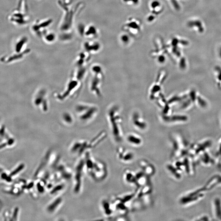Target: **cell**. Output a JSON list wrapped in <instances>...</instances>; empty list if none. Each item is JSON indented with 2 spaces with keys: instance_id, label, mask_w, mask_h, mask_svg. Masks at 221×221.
<instances>
[{
  "instance_id": "cell-4",
  "label": "cell",
  "mask_w": 221,
  "mask_h": 221,
  "mask_svg": "<svg viewBox=\"0 0 221 221\" xmlns=\"http://www.w3.org/2000/svg\"><path fill=\"white\" fill-rule=\"evenodd\" d=\"M138 163L141 170L150 178L155 175L156 172L155 166L148 160L141 159Z\"/></svg>"
},
{
  "instance_id": "cell-11",
  "label": "cell",
  "mask_w": 221,
  "mask_h": 221,
  "mask_svg": "<svg viewBox=\"0 0 221 221\" xmlns=\"http://www.w3.org/2000/svg\"><path fill=\"white\" fill-rule=\"evenodd\" d=\"M136 173L135 186L137 188L142 187L150 182V177L144 173L142 171Z\"/></svg>"
},
{
  "instance_id": "cell-12",
  "label": "cell",
  "mask_w": 221,
  "mask_h": 221,
  "mask_svg": "<svg viewBox=\"0 0 221 221\" xmlns=\"http://www.w3.org/2000/svg\"><path fill=\"white\" fill-rule=\"evenodd\" d=\"M213 215L215 218L221 220V199L218 197L214 198L212 203Z\"/></svg>"
},
{
  "instance_id": "cell-7",
  "label": "cell",
  "mask_w": 221,
  "mask_h": 221,
  "mask_svg": "<svg viewBox=\"0 0 221 221\" xmlns=\"http://www.w3.org/2000/svg\"><path fill=\"white\" fill-rule=\"evenodd\" d=\"M153 191V187L151 182L149 183L142 187L137 188L135 194L136 198H140L151 195Z\"/></svg>"
},
{
  "instance_id": "cell-17",
  "label": "cell",
  "mask_w": 221,
  "mask_h": 221,
  "mask_svg": "<svg viewBox=\"0 0 221 221\" xmlns=\"http://www.w3.org/2000/svg\"><path fill=\"white\" fill-rule=\"evenodd\" d=\"M209 217L207 216H201L200 217L197 218V219L195 220L197 221H202V220H209Z\"/></svg>"
},
{
  "instance_id": "cell-8",
  "label": "cell",
  "mask_w": 221,
  "mask_h": 221,
  "mask_svg": "<svg viewBox=\"0 0 221 221\" xmlns=\"http://www.w3.org/2000/svg\"><path fill=\"white\" fill-rule=\"evenodd\" d=\"M137 173L130 168H126L123 173V179L128 184L135 185Z\"/></svg>"
},
{
  "instance_id": "cell-15",
  "label": "cell",
  "mask_w": 221,
  "mask_h": 221,
  "mask_svg": "<svg viewBox=\"0 0 221 221\" xmlns=\"http://www.w3.org/2000/svg\"><path fill=\"white\" fill-rule=\"evenodd\" d=\"M62 201V199L60 198L57 199L48 207V211L50 212H54V210L57 209L56 208L57 207L60 203H61Z\"/></svg>"
},
{
  "instance_id": "cell-3",
  "label": "cell",
  "mask_w": 221,
  "mask_h": 221,
  "mask_svg": "<svg viewBox=\"0 0 221 221\" xmlns=\"http://www.w3.org/2000/svg\"><path fill=\"white\" fill-rule=\"evenodd\" d=\"M116 153L117 159L123 163H131L134 159L135 154L134 152L123 147H117L116 150Z\"/></svg>"
},
{
  "instance_id": "cell-13",
  "label": "cell",
  "mask_w": 221,
  "mask_h": 221,
  "mask_svg": "<svg viewBox=\"0 0 221 221\" xmlns=\"http://www.w3.org/2000/svg\"><path fill=\"white\" fill-rule=\"evenodd\" d=\"M83 165L82 163H80L78 165L77 168V171H76V187H75V191L76 192H79L80 187L81 186V171H82V167Z\"/></svg>"
},
{
  "instance_id": "cell-6",
  "label": "cell",
  "mask_w": 221,
  "mask_h": 221,
  "mask_svg": "<svg viewBox=\"0 0 221 221\" xmlns=\"http://www.w3.org/2000/svg\"><path fill=\"white\" fill-rule=\"evenodd\" d=\"M127 142L132 146L140 147L143 143V140L141 136L135 133H129L126 137Z\"/></svg>"
},
{
  "instance_id": "cell-5",
  "label": "cell",
  "mask_w": 221,
  "mask_h": 221,
  "mask_svg": "<svg viewBox=\"0 0 221 221\" xmlns=\"http://www.w3.org/2000/svg\"><path fill=\"white\" fill-rule=\"evenodd\" d=\"M93 167H94V178L96 180H104L107 175V168L105 163L102 162H96L94 163Z\"/></svg>"
},
{
  "instance_id": "cell-2",
  "label": "cell",
  "mask_w": 221,
  "mask_h": 221,
  "mask_svg": "<svg viewBox=\"0 0 221 221\" xmlns=\"http://www.w3.org/2000/svg\"><path fill=\"white\" fill-rule=\"evenodd\" d=\"M76 112H83L85 113L78 116L79 120L81 121H87V116L88 120H91L93 118V116L96 114L93 113L97 112L96 107L92 106L89 104H79L77 105L76 108Z\"/></svg>"
},
{
  "instance_id": "cell-14",
  "label": "cell",
  "mask_w": 221,
  "mask_h": 221,
  "mask_svg": "<svg viewBox=\"0 0 221 221\" xmlns=\"http://www.w3.org/2000/svg\"><path fill=\"white\" fill-rule=\"evenodd\" d=\"M106 133L104 131L101 132L97 137L95 138L94 140H92L91 144L89 145V146L91 148H93V147L96 146L97 145H98L101 141L105 139L106 137Z\"/></svg>"
},
{
  "instance_id": "cell-16",
  "label": "cell",
  "mask_w": 221,
  "mask_h": 221,
  "mask_svg": "<svg viewBox=\"0 0 221 221\" xmlns=\"http://www.w3.org/2000/svg\"><path fill=\"white\" fill-rule=\"evenodd\" d=\"M24 167L25 166L23 164H21V165L18 166V167H17L16 169L15 170H14L10 174V177H15V176H16L17 174L20 173V172L21 171L23 170Z\"/></svg>"
},
{
  "instance_id": "cell-1",
  "label": "cell",
  "mask_w": 221,
  "mask_h": 221,
  "mask_svg": "<svg viewBox=\"0 0 221 221\" xmlns=\"http://www.w3.org/2000/svg\"><path fill=\"white\" fill-rule=\"evenodd\" d=\"M200 189L185 193L182 195L178 200L179 204L182 206H188L199 201L203 197L204 194Z\"/></svg>"
},
{
  "instance_id": "cell-18",
  "label": "cell",
  "mask_w": 221,
  "mask_h": 221,
  "mask_svg": "<svg viewBox=\"0 0 221 221\" xmlns=\"http://www.w3.org/2000/svg\"><path fill=\"white\" fill-rule=\"evenodd\" d=\"M2 203L1 202V201H0V209H1V206H2Z\"/></svg>"
},
{
  "instance_id": "cell-10",
  "label": "cell",
  "mask_w": 221,
  "mask_h": 221,
  "mask_svg": "<svg viewBox=\"0 0 221 221\" xmlns=\"http://www.w3.org/2000/svg\"><path fill=\"white\" fill-rule=\"evenodd\" d=\"M166 168L167 172L171 175L175 179L179 180L182 177L183 172L181 171L173 163V162L168 163L166 165Z\"/></svg>"
},
{
  "instance_id": "cell-9",
  "label": "cell",
  "mask_w": 221,
  "mask_h": 221,
  "mask_svg": "<svg viewBox=\"0 0 221 221\" xmlns=\"http://www.w3.org/2000/svg\"><path fill=\"white\" fill-rule=\"evenodd\" d=\"M102 209L106 216L112 217L114 213L116 212V208L112 200L111 201L104 200L102 203Z\"/></svg>"
}]
</instances>
